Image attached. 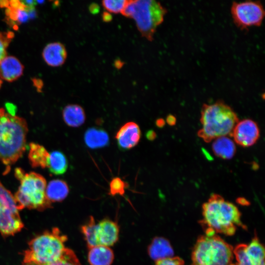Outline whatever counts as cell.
Segmentation results:
<instances>
[{
	"mask_svg": "<svg viewBox=\"0 0 265 265\" xmlns=\"http://www.w3.org/2000/svg\"><path fill=\"white\" fill-rule=\"evenodd\" d=\"M67 56L66 49L62 43H51L44 48L42 57L46 63L52 67H58L64 63Z\"/></svg>",
	"mask_w": 265,
	"mask_h": 265,
	"instance_id": "obj_15",
	"label": "cell"
},
{
	"mask_svg": "<svg viewBox=\"0 0 265 265\" xmlns=\"http://www.w3.org/2000/svg\"><path fill=\"white\" fill-rule=\"evenodd\" d=\"M21 1L27 9L34 8L35 5L37 4L36 0H25Z\"/></svg>",
	"mask_w": 265,
	"mask_h": 265,
	"instance_id": "obj_29",
	"label": "cell"
},
{
	"mask_svg": "<svg viewBox=\"0 0 265 265\" xmlns=\"http://www.w3.org/2000/svg\"><path fill=\"white\" fill-rule=\"evenodd\" d=\"M27 131L24 118L0 108V161L6 166L5 174L24 153Z\"/></svg>",
	"mask_w": 265,
	"mask_h": 265,
	"instance_id": "obj_2",
	"label": "cell"
},
{
	"mask_svg": "<svg viewBox=\"0 0 265 265\" xmlns=\"http://www.w3.org/2000/svg\"><path fill=\"white\" fill-rule=\"evenodd\" d=\"M167 12L166 8L156 0H130L121 14L133 19L141 35L152 41L157 27L163 22Z\"/></svg>",
	"mask_w": 265,
	"mask_h": 265,
	"instance_id": "obj_6",
	"label": "cell"
},
{
	"mask_svg": "<svg viewBox=\"0 0 265 265\" xmlns=\"http://www.w3.org/2000/svg\"><path fill=\"white\" fill-rule=\"evenodd\" d=\"M24 227L14 196L0 182V233L13 236Z\"/></svg>",
	"mask_w": 265,
	"mask_h": 265,
	"instance_id": "obj_9",
	"label": "cell"
},
{
	"mask_svg": "<svg viewBox=\"0 0 265 265\" xmlns=\"http://www.w3.org/2000/svg\"><path fill=\"white\" fill-rule=\"evenodd\" d=\"M67 239L57 227L44 232L29 241L28 248L23 253V262L46 265L56 261L66 248Z\"/></svg>",
	"mask_w": 265,
	"mask_h": 265,
	"instance_id": "obj_5",
	"label": "cell"
},
{
	"mask_svg": "<svg viewBox=\"0 0 265 265\" xmlns=\"http://www.w3.org/2000/svg\"><path fill=\"white\" fill-rule=\"evenodd\" d=\"M22 265H82L73 250L65 248L61 257L56 261L46 265L22 262Z\"/></svg>",
	"mask_w": 265,
	"mask_h": 265,
	"instance_id": "obj_24",
	"label": "cell"
},
{
	"mask_svg": "<svg viewBox=\"0 0 265 265\" xmlns=\"http://www.w3.org/2000/svg\"><path fill=\"white\" fill-rule=\"evenodd\" d=\"M99 6L96 3H92L89 7L90 12L92 14H96L99 11Z\"/></svg>",
	"mask_w": 265,
	"mask_h": 265,
	"instance_id": "obj_31",
	"label": "cell"
},
{
	"mask_svg": "<svg viewBox=\"0 0 265 265\" xmlns=\"http://www.w3.org/2000/svg\"><path fill=\"white\" fill-rule=\"evenodd\" d=\"M65 123L72 127L81 126L85 121V114L83 108L80 105L70 104L66 106L62 111Z\"/></svg>",
	"mask_w": 265,
	"mask_h": 265,
	"instance_id": "obj_20",
	"label": "cell"
},
{
	"mask_svg": "<svg viewBox=\"0 0 265 265\" xmlns=\"http://www.w3.org/2000/svg\"><path fill=\"white\" fill-rule=\"evenodd\" d=\"M146 137L150 141L154 140L156 137V133L153 130H149L146 133Z\"/></svg>",
	"mask_w": 265,
	"mask_h": 265,
	"instance_id": "obj_30",
	"label": "cell"
},
{
	"mask_svg": "<svg viewBox=\"0 0 265 265\" xmlns=\"http://www.w3.org/2000/svg\"><path fill=\"white\" fill-rule=\"evenodd\" d=\"M47 168L55 175L64 174L68 168V161L65 156L58 151L52 152L50 154Z\"/></svg>",
	"mask_w": 265,
	"mask_h": 265,
	"instance_id": "obj_23",
	"label": "cell"
},
{
	"mask_svg": "<svg viewBox=\"0 0 265 265\" xmlns=\"http://www.w3.org/2000/svg\"><path fill=\"white\" fill-rule=\"evenodd\" d=\"M147 251L150 257L155 261L173 257L174 255V251L169 241L160 237L153 238L148 247Z\"/></svg>",
	"mask_w": 265,
	"mask_h": 265,
	"instance_id": "obj_16",
	"label": "cell"
},
{
	"mask_svg": "<svg viewBox=\"0 0 265 265\" xmlns=\"http://www.w3.org/2000/svg\"><path fill=\"white\" fill-rule=\"evenodd\" d=\"M200 224L206 234H235L238 228L245 229L241 221V213L232 203L221 195L213 193L202 206Z\"/></svg>",
	"mask_w": 265,
	"mask_h": 265,
	"instance_id": "obj_1",
	"label": "cell"
},
{
	"mask_svg": "<svg viewBox=\"0 0 265 265\" xmlns=\"http://www.w3.org/2000/svg\"><path fill=\"white\" fill-rule=\"evenodd\" d=\"M69 192L67 184L62 180H53L46 186L45 193L48 200L52 202H61L64 200Z\"/></svg>",
	"mask_w": 265,
	"mask_h": 265,
	"instance_id": "obj_21",
	"label": "cell"
},
{
	"mask_svg": "<svg viewBox=\"0 0 265 265\" xmlns=\"http://www.w3.org/2000/svg\"><path fill=\"white\" fill-rule=\"evenodd\" d=\"M156 124L157 127L161 128L165 125V121L163 119L159 118L156 120Z\"/></svg>",
	"mask_w": 265,
	"mask_h": 265,
	"instance_id": "obj_34",
	"label": "cell"
},
{
	"mask_svg": "<svg viewBox=\"0 0 265 265\" xmlns=\"http://www.w3.org/2000/svg\"><path fill=\"white\" fill-rule=\"evenodd\" d=\"M102 17L103 21L105 22H109L112 19L110 13L107 11L103 12Z\"/></svg>",
	"mask_w": 265,
	"mask_h": 265,
	"instance_id": "obj_32",
	"label": "cell"
},
{
	"mask_svg": "<svg viewBox=\"0 0 265 265\" xmlns=\"http://www.w3.org/2000/svg\"><path fill=\"white\" fill-rule=\"evenodd\" d=\"M238 121L233 108L222 100L211 104H204L201 111L202 127L198 135L206 142L221 136H231Z\"/></svg>",
	"mask_w": 265,
	"mask_h": 265,
	"instance_id": "obj_3",
	"label": "cell"
},
{
	"mask_svg": "<svg viewBox=\"0 0 265 265\" xmlns=\"http://www.w3.org/2000/svg\"><path fill=\"white\" fill-rule=\"evenodd\" d=\"M84 140L87 147L91 149L103 148L109 143L107 132L103 129L94 127L88 128L85 131Z\"/></svg>",
	"mask_w": 265,
	"mask_h": 265,
	"instance_id": "obj_18",
	"label": "cell"
},
{
	"mask_svg": "<svg viewBox=\"0 0 265 265\" xmlns=\"http://www.w3.org/2000/svg\"><path fill=\"white\" fill-rule=\"evenodd\" d=\"M115 66L117 68H120L123 65V63L121 62L120 60H117L115 61Z\"/></svg>",
	"mask_w": 265,
	"mask_h": 265,
	"instance_id": "obj_35",
	"label": "cell"
},
{
	"mask_svg": "<svg viewBox=\"0 0 265 265\" xmlns=\"http://www.w3.org/2000/svg\"><path fill=\"white\" fill-rule=\"evenodd\" d=\"M231 13L234 24L241 30L253 26H260L265 15L261 2L252 0L233 2Z\"/></svg>",
	"mask_w": 265,
	"mask_h": 265,
	"instance_id": "obj_10",
	"label": "cell"
},
{
	"mask_svg": "<svg viewBox=\"0 0 265 265\" xmlns=\"http://www.w3.org/2000/svg\"><path fill=\"white\" fill-rule=\"evenodd\" d=\"M49 156L50 153L43 146L34 143L30 144L28 158L33 167H47Z\"/></svg>",
	"mask_w": 265,
	"mask_h": 265,
	"instance_id": "obj_22",
	"label": "cell"
},
{
	"mask_svg": "<svg viewBox=\"0 0 265 265\" xmlns=\"http://www.w3.org/2000/svg\"><path fill=\"white\" fill-rule=\"evenodd\" d=\"M87 259L90 265H111L114 259L113 250L108 246L88 247Z\"/></svg>",
	"mask_w": 265,
	"mask_h": 265,
	"instance_id": "obj_17",
	"label": "cell"
},
{
	"mask_svg": "<svg viewBox=\"0 0 265 265\" xmlns=\"http://www.w3.org/2000/svg\"><path fill=\"white\" fill-rule=\"evenodd\" d=\"M128 185L120 178L116 177L112 179L109 183V194L112 196L116 195L123 196Z\"/></svg>",
	"mask_w": 265,
	"mask_h": 265,
	"instance_id": "obj_26",
	"label": "cell"
},
{
	"mask_svg": "<svg viewBox=\"0 0 265 265\" xmlns=\"http://www.w3.org/2000/svg\"><path fill=\"white\" fill-rule=\"evenodd\" d=\"M128 0H105L102 1V6L111 13H122Z\"/></svg>",
	"mask_w": 265,
	"mask_h": 265,
	"instance_id": "obj_25",
	"label": "cell"
},
{
	"mask_svg": "<svg viewBox=\"0 0 265 265\" xmlns=\"http://www.w3.org/2000/svg\"><path fill=\"white\" fill-rule=\"evenodd\" d=\"M14 37L11 31H0V61L6 56V50Z\"/></svg>",
	"mask_w": 265,
	"mask_h": 265,
	"instance_id": "obj_27",
	"label": "cell"
},
{
	"mask_svg": "<svg viewBox=\"0 0 265 265\" xmlns=\"http://www.w3.org/2000/svg\"><path fill=\"white\" fill-rule=\"evenodd\" d=\"M24 67L16 57L6 56L0 61V78L12 82L23 74Z\"/></svg>",
	"mask_w": 265,
	"mask_h": 265,
	"instance_id": "obj_14",
	"label": "cell"
},
{
	"mask_svg": "<svg viewBox=\"0 0 265 265\" xmlns=\"http://www.w3.org/2000/svg\"><path fill=\"white\" fill-rule=\"evenodd\" d=\"M87 247L95 246H111L118 240L119 227L109 219H104L96 223L92 216L81 227Z\"/></svg>",
	"mask_w": 265,
	"mask_h": 265,
	"instance_id": "obj_8",
	"label": "cell"
},
{
	"mask_svg": "<svg viewBox=\"0 0 265 265\" xmlns=\"http://www.w3.org/2000/svg\"><path fill=\"white\" fill-rule=\"evenodd\" d=\"M236 262L232 265H265V248L255 236L248 244H239L234 248Z\"/></svg>",
	"mask_w": 265,
	"mask_h": 265,
	"instance_id": "obj_11",
	"label": "cell"
},
{
	"mask_svg": "<svg viewBox=\"0 0 265 265\" xmlns=\"http://www.w3.org/2000/svg\"><path fill=\"white\" fill-rule=\"evenodd\" d=\"M167 123L171 126L174 125L176 122V118L173 115H168L166 118Z\"/></svg>",
	"mask_w": 265,
	"mask_h": 265,
	"instance_id": "obj_33",
	"label": "cell"
},
{
	"mask_svg": "<svg viewBox=\"0 0 265 265\" xmlns=\"http://www.w3.org/2000/svg\"><path fill=\"white\" fill-rule=\"evenodd\" d=\"M2 83V80H1V79L0 78V88L1 86Z\"/></svg>",
	"mask_w": 265,
	"mask_h": 265,
	"instance_id": "obj_36",
	"label": "cell"
},
{
	"mask_svg": "<svg viewBox=\"0 0 265 265\" xmlns=\"http://www.w3.org/2000/svg\"><path fill=\"white\" fill-rule=\"evenodd\" d=\"M141 136L140 129L137 124L129 122L123 125L117 131L115 138L119 148L127 151L135 147Z\"/></svg>",
	"mask_w": 265,
	"mask_h": 265,
	"instance_id": "obj_13",
	"label": "cell"
},
{
	"mask_svg": "<svg viewBox=\"0 0 265 265\" xmlns=\"http://www.w3.org/2000/svg\"><path fill=\"white\" fill-rule=\"evenodd\" d=\"M212 149L216 156L224 159H232L236 151L234 142L227 136L214 139L212 144Z\"/></svg>",
	"mask_w": 265,
	"mask_h": 265,
	"instance_id": "obj_19",
	"label": "cell"
},
{
	"mask_svg": "<svg viewBox=\"0 0 265 265\" xmlns=\"http://www.w3.org/2000/svg\"><path fill=\"white\" fill-rule=\"evenodd\" d=\"M260 129L256 122L250 119L238 121L231 136L240 146L248 147L255 144L260 137Z\"/></svg>",
	"mask_w": 265,
	"mask_h": 265,
	"instance_id": "obj_12",
	"label": "cell"
},
{
	"mask_svg": "<svg viewBox=\"0 0 265 265\" xmlns=\"http://www.w3.org/2000/svg\"><path fill=\"white\" fill-rule=\"evenodd\" d=\"M15 176L20 183L14 196L19 211L27 208L43 211L52 207L46 195V181L42 176L26 173L20 168L15 169Z\"/></svg>",
	"mask_w": 265,
	"mask_h": 265,
	"instance_id": "obj_4",
	"label": "cell"
},
{
	"mask_svg": "<svg viewBox=\"0 0 265 265\" xmlns=\"http://www.w3.org/2000/svg\"><path fill=\"white\" fill-rule=\"evenodd\" d=\"M191 265H232L234 248L217 234L197 239L191 253Z\"/></svg>",
	"mask_w": 265,
	"mask_h": 265,
	"instance_id": "obj_7",
	"label": "cell"
},
{
	"mask_svg": "<svg viewBox=\"0 0 265 265\" xmlns=\"http://www.w3.org/2000/svg\"><path fill=\"white\" fill-rule=\"evenodd\" d=\"M155 265H186L184 260L179 257H172L156 261Z\"/></svg>",
	"mask_w": 265,
	"mask_h": 265,
	"instance_id": "obj_28",
	"label": "cell"
}]
</instances>
